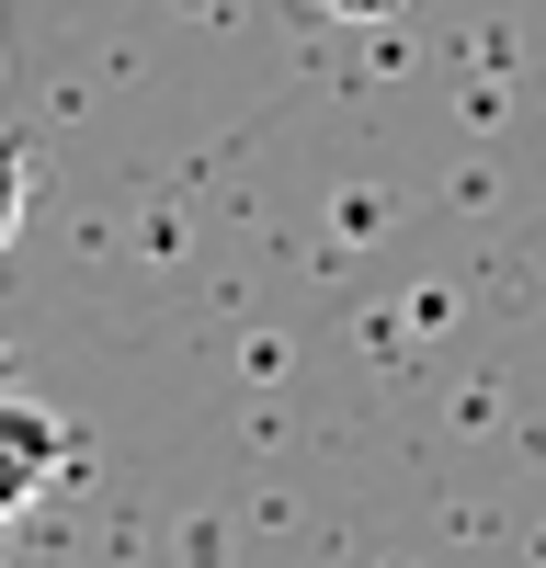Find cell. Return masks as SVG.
Here are the masks:
<instances>
[{"label":"cell","instance_id":"2","mask_svg":"<svg viewBox=\"0 0 546 568\" xmlns=\"http://www.w3.org/2000/svg\"><path fill=\"white\" fill-rule=\"evenodd\" d=\"M12 227H23V149L0 136V251H12Z\"/></svg>","mask_w":546,"mask_h":568},{"label":"cell","instance_id":"3","mask_svg":"<svg viewBox=\"0 0 546 568\" xmlns=\"http://www.w3.org/2000/svg\"><path fill=\"white\" fill-rule=\"evenodd\" d=\"M182 557H194V568H216V524H194V535H182Z\"/></svg>","mask_w":546,"mask_h":568},{"label":"cell","instance_id":"5","mask_svg":"<svg viewBox=\"0 0 546 568\" xmlns=\"http://www.w3.org/2000/svg\"><path fill=\"white\" fill-rule=\"evenodd\" d=\"M0 387H12V353H0Z\"/></svg>","mask_w":546,"mask_h":568},{"label":"cell","instance_id":"1","mask_svg":"<svg viewBox=\"0 0 546 568\" xmlns=\"http://www.w3.org/2000/svg\"><path fill=\"white\" fill-rule=\"evenodd\" d=\"M58 455H69V420L0 387V524H12V511H23L46 478H58Z\"/></svg>","mask_w":546,"mask_h":568},{"label":"cell","instance_id":"4","mask_svg":"<svg viewBox=\"0 0 546 568\" xmlns=\"http://www.w3.org/2000/svg\"><path fill=\"white\" fill-rule=\"evenodd\" d=\"M331 12H387V0H331Z\"/></svg>","mask_w":546,"mask_h":568}]
</instances>
